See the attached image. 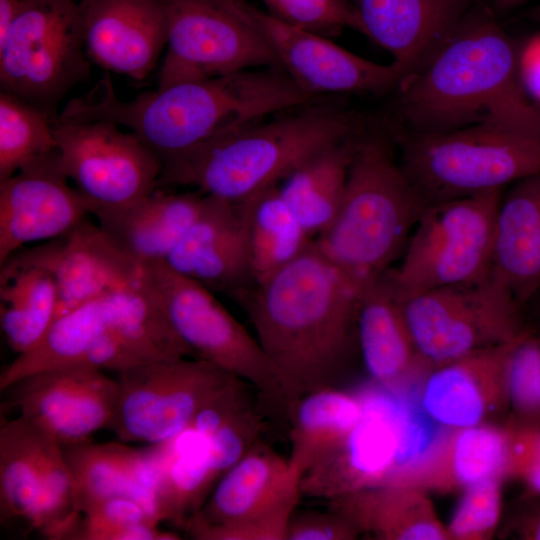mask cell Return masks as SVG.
Here are the masks:
<instances>
[{"instance_id": "60d3db41", "label": "cell", "mask_w": 540, "mask_h": 540, "mask_svg": "<svg viewBox=\"0 0 540 540\" xmlns=\"http://www.w3.org/2000/svg\"><path fill=\"white\" fill-rule=\"evenodd\" d=\"M503 479L491 478L463 491L446 525L449 540L492 539L501 521Z\"/></svg>"}, {"instance_id": "6da1fadb", "label": "cell", "mask_w": 540, "mask_h": 540, "mask_svg": "<svg viewBox=\"0 0 540 540\" xmlns=\"http://www.w3.org/2000/svg\"><path fill=\"white\" fill-rule=\"evenodd\" d=\"M358 296L357 284L313 241L297 258L233 299L254 327L290 412L303 396L337 387L358 350Z\"/></svg>"}, {"instance_id": "277c9868", "label": "cell", "mask_w": 540, "mask_h": 540, "mask_svg": "<svg viewBox=\"0 0 540 540\" xmlns=\"http://www.w3.org/2000/svg\"><path fill=\"white\" fill-rule=\"evenodd\" d=\"M355 133L349 117L309 108L219 133L162 160L157 188L188 187L243 201L278 185L306 159Z\"/></svg>"}, {"instance_id": "f6af8a7d", "label": "cell", "mask_w": 540, "mask_h": 540, "mask_svg": "<svg viewBox=\"0 0 540 540\" xmlns=\"http://www.w3.org/2000/svg\"><path fill=\"white\" fill-rule=\"evenodd\" d=\"M508 531L518 539L540 540V496L524 495Z\"/></svg>"}, {"instance_id": "4dcf8cb0", "label": "cell", "mask_w": 540, "mask_h": 540, "mask_svg": "<svg viewBox=\"0 0 540 540\" xmlns=\"http://www.w3.org/2000/svg\"><path fill=\"white\" fill-rule=\"evenodd\" d=\"M358 134L306 159L279 184V192L306 233L315 240L334 220L343 200Z\"/></svg>"}, {"instance_id": "ac0fdd59", "label": "cell", "mask_w": 540, "mask_h": 540, "mask_svg": "<svg viewBox=\"0 0 540 540\" xmlns=\"http://www.w3.org/2000/svg\"><path fill=\"white\" fill-rule=\"evenodd\" d=\"M88 215L57 149L32 160L0 182V265L27 244L68 233Z\"/></svg>"}, {"instance_id": "9a60e30c", "label": "cell", "mask_w": 540, "mask_h": 540, "mask_svg": "<svg viewBox=\"0 0 540 540\" xmlns=\"http://www.w3.org/2000/svg\"><path fill=\"white\" fill-rule=\"evenodd\" d=\"M362 418L344 440L304 473L302 496L332 499L386 483L429 441L408 405L388 393H366Z\"/></svg>"}, {"instance_id": "4fadbf2b", "label": "cell", "mask_w": 540, "mask_h": 540, "mask_svg": "<svg viewBox=\"0 0 540 540\" xmlns=\"http://www.w3.org/2000/svg\"><path fill=\"white\" fill-rule=\"evenodd\" d=\"M156 1L167 28L157 88L279 66L268 45L228 0Z\"/></svg>"}, {"instance_id": "836d02e7", "label": "cell", "mask_w": 540, "mask_h": 540, "mask_svg": "<svg viewBox=\"0 0 540 540\" xmlns=\"http://www.w3.org/2000/svg\"><path fill=\"white\" fill-rule=\"evenodd\" d=\"M364 411V394L337 387L314 391L298 400L288 417V461L300 479L344 440Z\"/></svg>"}, {"instance_id": "ba28073f", "label": "cell", "mask_w": 540, "mask_h": 540, "mask_svg": "<svg viewBox=\"0 0 540 540\" xmlns=\"http://www.w3.org/2000/svg\"><path fill=\"white\" fill-rule=\"evenodd\" d=\"M502 195L493 190L427 205L398 265L387 271L399 300L492 270Z\"/></svg>"}, {"instance_id": "7bdbcfd3", "label": "cell", "mask_w": 540, "mask_h": 540, "mask_svg": "<svg viewBox=\"0 0 540 540\" xmlns=\"http://www.w3.org/2000/svg\"><path fill=\"white\" fill-rule=\"evenodd\" d=\"M361 534L342 515L328 511L294 512L287 529L286 540H354Z\"/></svg>"}, {"instance_id": "7c38bea8", "label": "cell", "mask_w": 540, "mask_h": 540, "mask_svg": "<svg viewBox=\"0 0 540 540\" xmlns=\"http://www.w3.org/2000/svg\"><path fill=\"white\" fill-rule=\"evenodd\" d=\"M119 396L106 429L123 442L165 443L237 376L203 359L142 362L118 372Z\"/></svg>"}, {"instance_id": "7402d4cb", "label": "cell", "mask_w": 540, "mask_h": 540, "mask_svg": "<svg viewBox=\"0 0 540 540\" xmlns=\"http://www.w3.org/2000/svg\"><path fill=\"white\" fill-rule=\"evenodd\" d=\"M84 44L90 61L106 71L145 79L167 45L163 11L156 0H80Z\"/></svg>"}, {"instance_id": "d590c367", "label": "cell", "mask_w": 540, "mask_h": 540, "mask_svg": "<svg viewBox=\"0 0 540 540\" xmlns=\"http://www.w3.org/2000/svg\"><path fill=\"white\" fill-rule=\"evenodd\" d=\"M247 235L256 283L297 258L314 241L283 200L278 185L247 199Z\"/></svg>"}, {"instance_id": "2e32d148", "label": "cell", "mask_w": 540, "mask_h": 540, "mask_svg": "<svg viewBox=\"0 0 540 540\" xmlns=\"http://www.w3.org/2000/svg\"><path fill=\"white\" fill-rule=\"evenodd\" d=\"M232 9L264 40L278 65L307 94L384 92L406 75L395 62L374 63L327 37L289 25L247 0H228Z\"/></svg>"}, {"instance_id": "d6986e66", "label": "cell", "mask_w": 540, "mask_h": 540, "mask_svg": "<svg viewBox=\"0 0 540 540\" xmlns=\"http://www.w3.org/2000/svg\"><path fill=\"white\" fill-rule=\"evenodd\" d=\"M513 341L484 348L434 367L419 388V406L443 428L495 423L509 412V364Z\"/></svg>"}, {"instance_id": "603a6c76", "label": "cell", "mask_w": 540, "mask_h": 540, "mask_svg": "<svg viewBox=\"0 0 540 540\" xmlns=\"http://www.w3.org/2000/svg\"><path fill=\"white\" fill-rule=\"evenodd\" d=\"M61 445L81 515L106 499L126 497L138 502L162 523L156 487L163 443L137 448L118 442L94 443L88 439Z\"/></svg>"}, {"instance_id": "e575fe53", "label": "cell", "mask_w": 540, "mask_h": 540, "mask_svg": "<svg viewBox=\"0 0 540 540\" xmlns=\"http://www.w3.org/2000/svg\"><path fill=\"white\" fill-rule=\"evenodd\" d=\"M164 452L156 487L161 522L183 530L198 512L219 478L213 470L206 439L187 428L163 443Z\"/></svg>"}, {"instance_id": "74e56055", "label": "cell", "mask_w": 540, "mask_h": 540, "mask_svg": "<svg viewBox=\"0 0 540 540\" xmlns=\"http://www.w3.org/2000/svg\"><path fill=\"white\" fill-rule=\"evenodd\" d=\"M160 528L138 502L126 497L106 499L83 513L73 540H178Z\"/></svg>"}, {"instance_id": "52a82bcc", "label": "cell", "mask_w": 540, "mask_h": 540, "mask_svg": "<svg viewBox=\"0 0 540 540\" xmlns=\"http://www.w3.org/2000/svg\"><path fill=\"white\" fill-rule=\"evenodd\" d=\"M90 73L80 2L23 0L0 44V91L56 119L60 103Z\"/></svg>"}, {"instance_id": "3957f363", "label": "cell", "mask_w": 540, "mask_h": 540, "mask_svg": "<svg viewBox=\"0 0 540 540\" xmlns=\"http://www.w3.org/2000/svg\"><path fill=\"white\" fill-rule=\"evenodd\" d=\"M303 91L279 66L244 70L174 84L119 99L115 121L134 133L161 160L267 115L308 106Z\"/></svg>"}, {"instance_id": "8fae6325", "label": "cell", "mask_w": 540, "mask_h": 540, "mask_svg": "<svg viewBox=\"0 0 540 540\" xmlns=\"http://www.w3.org/2000/svg\"><path fill=\"white\" fill-rule=\"evenodd\" d=\"M300 477L261 440L216 483L183 531L197 540H286Z\"/></svg>"}, {"instance_id": "1f68e13d", "label": "cell", "mask_w": 540, "mask_h": 540, "mask_svg": "<svg viewBox=\"0 0 540 540\" xmlns=\"http://www.w3.org/2000/svg\"><path fill=\"white\" fill-rule=\"evenodd\" d=\"M114 331L113 313L106 294L58 316L42 338L18 356L0 374V391L35 372L82 366L98 342Z\"/></svg>"}, {"instance_id": "9c48e42d", "label": "cell", "mask_w": 540, "mask_h": 540, "mask_svg": "<svg viewBox=\"0 0 540 540\" xmlns=\"http://www.w3.org/2000/svg\"><path fill=\"white\" fill-rule=\"evenodd\" d=\"M168 321L194 358L209 361L248 383L267 412L288 419L282 383L256 337L225 308L214 292L163 261L141 266Z\"/></svg>"}, {"instance_id": "8d00e7d4", "label": "cell", "mask_w": 540, "mask_h": 540, "mask_svg": "<svg viewBox=\"0 0 540 540\" xmlns=\"http://www.w3.org/2000/svg\"><path fill=\"white\" fill-rule=\"evenodd\" d=\"M38 108L0 91V182L57 149L53 121Z\"/></svg>"}, {"instance_id": "ab89813d", "label": "cell", "mask_w": 540, "mask_h": 540, "mask_svg": "<svg viewBox=\"0 0 540 540\" xmlns=\"http://www.w3.org/2000/svg\"><path fill=\"white\" fill-rule=\"evenodd\" d=\"M508 419L519 424H540V336L531 329L511 354Z\"/></svg>"}, {"instance_id": "f546056e", "label": "cell", "mask_w": 540, "mask_h": 540, "mask_svg": "<svg viewBox=\"0 0 540 540\" xmlns=\"http://www.w3.org/2000/svg\"><path fill=\"white\" fill-rule=\"evenodd\" d=\"M0 266L1 330L9 347L22 354L52 324L57 311V287L37 246L20 249Z\"/></svg>"}, {"instance_id": "484cf974", "label": "cell", "mask_w": 540, "mask_h": 540, "mask_svg": "<svg viewBox=\"0 0 540 540\" xmlns=\"http://www.w3.org/2000/svg\"><path fill=\"white\" fill-rule=\"evenodd\" d=\"M367 37L394 58L406 75L453 31L474 0H350ZM405 75V76H406Z\"/></svg>"}, {"instance_id": "d6a6232c", "label": "cell", "mask_w": 540, "mask_h": 540, "mask_svg": "<svg viewBox=\"0 0 540 540\" xmlns=\"http://www.w3.org/2000/svg\"><path fill=\"white\" fill-rule=\"evenodd\" d=\"M50 434L20 416L1 415L0 519L33 529L42 489L44 454Z\"/></svg>"}, {"instance_id": "e0dca14e", "label": "cell", "mask_w": 540, "mask_h": 540, "mask_svg": "<svg viewBox=\"0 0 540 540\" xmlns=\"http://www.w3.org/2000/svg\"><path fill=\"white\" fill-rule=\"evenodd\" d=\"M1 392L17 416L59 443L71 444L107 428L117 406L119 383L101 370L65 366L22 377Z\"/></svg>"}, {"instance_id": "f35d334b", "label": "cell", "mask_w": 540, "mask_h": 540, "mask_svg": "<svg viewBox=\"0 0 540 540\" xmlns=\"http://www.w3.org/2000/svg\"><path fill=\"white\" fill-rule=\"evenodd\" d=\"M267 12L294 27L324 37L353 29L367 37L362 20L350 0H261Z\"/></svg>"}, {"instance_id": "ffe728a7", "label": "cell", "mask_w": 540, "mask_h": 540, "mask_svg": "<svg viewBox=\"0 0 540 540\" xmlns=\"http://www.w3.org/2000/svg\"><path fill=\"white\" fill-rule=\"evenodd\" d=\"M174 272L234 299L255 285L247 235V199L205 195L201 211L163 261Z\"/></svg>"}, {"instance_id": "ee69618b", "label": "cell", "mask_w": 540, "mask_h": 540, "mask_svg": "<svg viewBox=\"0 0 540 540\" xmlns=\"http://www.w3.org/2000/svg\"><path fill=\"white\" fill-rule=\"evenodd\" d=\"M517 65L523 88L540 105V33L530 37L517 52Z\"/></svg>"}, {"instance_id": "8992f818", "label": "cell", "mask_w": 540, "mask_h": 540, "mask_svg": "<svg viewBox=\"0 0 540 540\" xmlns=\"http://www.w3.org/2000/svg\"><path fill=\"white\" fill-rule=\"evenodd\" d=\"M400 164L427 205L503 190L540 172V133L490 124L397 135Z\"/></svg>"}, {"instance_id": "b9f144b4", "label": "cell", "mask_w": 540, "mask_h": 540, "mask_svg": "<svg viewBox=\"0 0 540 540\" xmlns=\"http://www.w3.org/2000/svg\"><path fill=\"white\" fill-rule=\"evenodd\" d=\"M506 422L511 435L508 478L523 484L524 495L540 496V424Z\"/></svg>"}, {"instance_id": "d4e9b609", "label": "cell", "mask_w": 540, "mask_h": 540, "mask_svg": "<svg viewBox=\"0 0 540 540\" xmlns=\"http://www.w3.org/2000/svg\"><path fill=\"white\" fill-rule=\"evenodd\" d=\"M37 248L52 270L57 287L54 319L133 279L141 268L122 254L88 217L68 233Z\"/></svg>"}, {"instance_id": "44dd1931", "label": "cell", "mask_w": 540, "mask_h": 540, "mask_svg": "<svg viewBox=\"0 0 540 540\" xmlns=\"http://www.w3.org/2000/svg\"><path fill=\"white\" fill-rule=\"evenodd\" d=\"M511 435L505 422L443 428L386 483L453 493L491 478L508 479ZM385 484V483H384Z\"/></svg>"}, {"instance_id": "bcb514c9", "label": "cell", "mask_w": 540, "mask_h": 540, "mask_svg": "<svg viewBox=\"0 0 540 540\" xmlns=\"http://www.w3.org/2000/svg\"><path fill=\"white\" fill-rule=\"evenodd\" d=\"M23 0H0V44L6 39Z\"/></svg>"}, {"instance_id": "7a4b0ae2", "label": "cell", "mask_w": 540, "mask_h": 540, "mask_svg": "<svg viewBox=\"0 0 540 540\" xmlns=\"http://www.w3.org/2000/svg\"><path fill=\"white\" fill-rule=\"evenodd\" d=\"M396 89L398 135L482 124L540 133V105L521 84L511 39L478 4Z\"/></svg>"}, {"instance_id": "7dc6e473", "label": "cell", "mask_w": 540, "mask_h": 540, "mask_svg": "<svg viewBox=\"0 0 540 540\" xmlns=\"http://www.w3.org/2000/svg\"><path fill=\"white\" fill-rule=\"evenodd\" d=\"M521 3V0H494V5L500 10L513 8Z\"/></svg>"}, {"instance_id": "f1b7e54d", "label": "cell", "mask_w": 540, "mask_h": 540, "mask_svg": "<svg viewBox=\"0 0 540 540\" xmlns=\"http://www.w3.org/2000/svg\"><path fill=\"white\" fill-rule=\"evenodd\" d=\"M429 493L385 483L328 501L359 533L379 540H449Z\"/></svg>"}, {"instance_id": "5b68a950", "label": "cell", "mask_w": 540, "mask_h": 540, "mask_svg": "<svg viewBox=\"0 0 540 540\" xmlns=\"http://www.w3.org/2000/svg\"><path fill=\"white\" fill-rule=\"evenodd\" d=\"M426 207L388 140L359 135L341 206L314 242L360 288L400 259Z\"/></svg>"}, {"instance_id": "cb8c5ba5", "label": "cell", "mask_w": 540, "mask_h": 540, "mask_svg": "<svg viewBox=\"0 0 540 540\" xmlns=\"http://www.w3.org/2000/svg\"><path fill=\"white\" fill-rule=\"evenodd\" d=\"M356 338L373 382L399 390L432 369L417 350L387 272L359 288Z\"/></svg>"}, {"instance_id": "4316f807", "label": "cell", "mask_w": 540, "mask_h": 540, "mask_svg": "<svg viewBox=\"0 0 540 540\" xmlns=\"http://www.w3.org/2000/svg\"><path fill=\"white\" fill-rule=\"evenodd\" d=\"M205 194L157 188L128 207L92 214L108 240L139 266L165 261L198 217Z\"/></svg>"}, {"instance_id": "5bb4252c", "label": "cell", "mask_w": 540, "mask_h": 540, "mask_svg": "<svg viewBox=\"0 0 540 540\" xmlns=\"http://www.w3.org/2000/svg\"><path fill=\"white\" fill-rule=\"evenodd\" d=\"M61 165L92 215L128 207L157 189L161 158L134 133L103 120L53 121Z\"/></svg>"}, {"instance_id": "c3c4849f", "label": "cell", "mask_w": 540, "mask_h": 540, "mask_svg": "<svg viewBox=\"0 0 540 540\" xmlns=\"http://www.w3.org/2000/svg\"><path fill=\"white\" fill-rule=\"evenodd\" d=\"M530 17L540 23V3L530 10Z\"/></svg>"}, {"instance_id": "83f0119b", "label": "cell", "mask_w": 540, "mask_h": 540, "mask_svg": "<svg viewBox=\"0 0 540 540\" xmlns=\"http://www.w3.org/2000/svg\"><path fill=\"white\" fill-rule=\"evenodd\" d=\"M493 270L521 306L540 292V172L502 195Z\"/></svg>"}, {"instance_id": "30bf717a", "label": "cell", "mask_w": 540, "mask_h": 540, "mask_svg": "<svg viewBox=\"0 0 540 540\" xmlns=\"http://www.w3.org/2000/svg\"><path fill=\"white\" fill-rule=\"evenodd\" d=\"M399 301L417 350L432 369L513 341L528 328L522 306L493 268L477 280Z\"/></svg>"}]
</instances>
